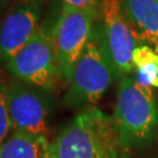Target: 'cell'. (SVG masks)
I'll use <instances>...</instances> for the list:
<instances>
[{
  "label": "cell",
  "instance_id": "6da1fadb",
  "mask_svg": "<svg viewBox=\"0 0 158 158\" xmlns=\"http://www.w3.org/2000/svg\"><path fill=\"white\" fill-rule=\"evenodd\" d=\"M122 158L152 147L158 137V107L151 88L141 85L132 76L119 80L111 115Z\"/></svg>",
  "mask_w": 158,
  "mask_h": 158
},
{
  "label": "cell",
  "instance_id": "7a4b0ae2",
  "mask_svg": "<svg viewBox=\"0 0 158 158\" xmlns=\"http://www.w3.org/2000/svg\"><path fill=\"white\" fill-rule=\"evenodd\" d=\"M52 158H122L113 118L96 107L76 114L51 142Z\"/></svg>",
  "mask_w": 158,
  "mask_h": 158
},
{
  "label": "cell",
  "instance_id": "3957f363",
  "mask_svg": "<svg viewBox=\"0 0 158 158\" xmlns=\"http://www.w3.org/2000/svg\"><path fill=\"white\" fill-rule=\"evenodd\" d=\"M118 77L106 47L101 23L75 63L63 103L68 108H90L101 100Z\"/></svg>",
  "mask_w": 158,
  "mask_h": 158
},
{
  "label": "cell",
  "instance_id": "277c9868",
  "mask_svg": "<svg viewBox=\"0 0 158 158\" xmlns=\"http://www.w3.org/2000/svg\"><path fill=\"white\" fill-rule=\"evenodd\" d=\"M12 79L52 91L61 77L51 32L40 27L32 39L5 63Z\"/></svg>",
  "mask_w": 158,
  "mask_h": 158
},
{
  "label": "cell",
  "instance_id": "5b68a950",
  "mask_svg": "<svg viewBox=\"0 0 158 158\" xmlns=\"http://www.w3.org/2000/svg\"><path fill=\"white\" fill-rule=\"evenodd\" d=\"M51 91L12 79L7 82L11 132L48 137L53 113Z\"/></svg>",
  "mask_w": 158,
  "mask_h": 158
},
{
  "label": "cell",
  "instance_id": "8992f818",
  "mask_svg": "<svg viewBox=\"0 0 158 158\" xmlns=\"http://www.w3.org/2000/svg\"><path fill=\"white\" fill-rule=\"evenodd\" d=\"M98 19L95 13L62 6L51 35L60 75L66 83L70 82L74 66L89 42Z\"/></svg>",
  "mask_w": 158,
  "mask_h": 158
},
{
  "label": "cell",
  "instance_id": "52a82bcc",
  "mask_svg": "<svg viewBox=\"0 0 158 158\" xmlns=\"http://www.w3.org/2000/svg\"><path fill=\"white\" fill-rule=\"evenodd\" d=\"M101 28L109 56L118 77L127 76L134 69L132 53L138 47L136 33L129 26L119 0H103Z\"/></svg>",
  "mask_w": 158,
  "mask_h": 158
},
{
  "label": "cell",
  "instance_id": "ba28073f",
  "mask_svg": "<svg viewBox=\"0 0 158 158\" xmlns=\"http://www.w3.org/2000/svg\"><path fill=\"white\" fill-rule=\"evenodd\" d=\"M42 0H21L0 25V63L5 64L40 28Z\"/></svg>",
  "mask_w": 158,
  "mask_h": 158
},
{
  "label": "cell",
  "instance_id": "9c48e42d",
  "mask_svg": "<svg viewBox=\"0 0 158 158\" xmlns=\"http://www.w3.org/2000/svg\"><path fill=\"white\" fill-rule=\"evenodd\" d=\"M122 11L143 40L158 45V0H119Z\"/></svg>",
  "mask_w": 158,
  "mask_h": 158
},
{
  "label": "cell",
  "instance_id": "30bf717a",
  "mask_svg": "<svg viewBox=\"0 0 158 158\" xmlns=\"http://www.w3.org/2000/svg\"><path fill=\"white\" fill-rule=\"evenodd\" d=\"M49 145L48 137L11 132L0 145V158H46Z\"/></svg>",
  "mask_w": 158,
  "mask_h": 158
},
{
  "label": "cell",
  "instance_id": "8fae6325",
  "mask_svg": "<svg viewBox=\"0 0 158 158\" xmlns=\"http://www.w3.org/2000/svg\"><path fill=\"white\" fill-rule=\"evenodd\" d=\"M11 121L7 107V82L0 77V145L10 136Z\"/></svg>",
  "mask_w": 158,
  "mask_h": 158
},
{
  "label": "cell",
  "instance_id": "7c38bea8",
  "mask_svg": "<svg viewBox=\"0 0 158 158\" xmlns=\"http://www.w3.org/2000/svg\"><path fill=\"white\" fill-rule=\"evenodd\" d=\"M136 81L141 85L158 88V63H149L141 68H137Z\"/></svg>",
  "mask_w": 158,
  "mask_h": 158
},
{
  "label": "cell",
  "instance_id": "4fadbf2b",
  "mask_svg": "<svg viewBox=\"0 0 158 158\" xmlns=\"http://www.w3.org/2000/svg\"><path fill=\"white\" fill-rule=\"evenodd\" d=\"M132 63L136 68H141L149 63H158V53L150 46H138L132 53Z\"/></svg>",
  "mask_w": 158,
  "mask_h": 158
},
{
  "label": "cell",
  "instance_id": "5bb4252c",
  "mask_svg": "<svg viewBox=\"0 0 158 158\" xmlns=\"http://www.w3.org/2000/svg\"><path fill=\"white\" fill-rule=\"evenodd\" d=\"M62 6H68L77 10H83L91 13H95L100 17L103 0H61Z\"/></svg>",
  "mask_w": 158,
  "mask_h": 158
},
{
  "label": "cell",
  "instance_id": "9a60e30c",
  "mask_svg": "<svg viewBox=\"0 0 158 158\" xmlns=\"http://www.w3.org/2000/svg\"><path fill=\"white\" fill-rule=\"evenodd\" d=\"M8 1H10V0H0V12H1V10H2L6 5H7Z\"/></svg>",
  "mask_w": 158,
  "mask_h": 158
}]
</instances>
